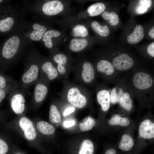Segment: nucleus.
Returning <instances> with one entry per match:
<instances>
[{"label": "nucleus", "instance_id": "obj_3", "mask_svg": "<svg viewBox=\"0 0 154 154\" xmlns=\"http://www.w3.org/2000/svg\"><path fill=\"white\" fill-rule=\"evenodd\" d=\"M72 60L68 56L62 53H54L51 56V61L62 78L67 80L70 73L74 69V65Z\"/></svg>", "mask_w": 154, "mask_h": 154}, {"label": "nucleus", "instance_id": "obj_14", "mask_svg": "<svg viewBox=\"0 0 154 154\" xmlns=\"http://www.w3.org/2000/svg\"><path fill=\"white\" fill-rule=\"evenodd\" d=\"M11 100V106L13 111L16 114H22L25 109V100L21 93H13Z\"/></svg>", "mask_w": 154, "mask_h": 154}, {"label": "nucleus", "instance_id": "obj_5", "mask_svg": "<svg viewBox=\"0 0 154 154\" xmlns=\"http://www.w3.org/2000/svg\"><path fill=\"white\" fill-rule=\"evenodd\" d=\"M23 42L20 35L17 34L12 35L3 45L2 51L3 57L7 59H13L20 50Z\"/></svg>", "mask_w": 154, "mask_h": 154}, {"label": "nucleus", "instance_id": "obj_32", "mask_svg": "<svg viewBox=\"0 0 154 154\" xmlns=\"http://www.w3.org/2000/svg\"><path fill=\"white\" fill-rule=\"evenodd\" d=\"M72 34L75 37H84L88 34L86 28L83 25H78L76 26L72 30Z\"/></svg>", "mask_w": 154, "mask_h": 154}, {"label": "nucleus", "instance_id": "obj_17", "mask_svg": "<svg viewBox=\"0 0 154 154\" xmlns=\"http://www.w3.org/2000/svg\"><path fill=\"white\" fill-rule=\"evenodd\" d=\"M144 36L143 29L140 25L137 26L133 31L127 38L128 42L131 44H135L140 41Z\"/></svg>", "mask_w": 154, "mask_h": 154}, {"label": "nucleus", "instance_id": "obj_2", "mask_svg": "<svg viewBox=\"0 0 154 154\" xmlns=\"http://www.w3.org/2000/svg\"><path fill=\"white\" fill-rule=\"evenodd\" d=\"M76 83L84 86H91L95 83L97 74L94 67L89 61L79 62L74 65L73 71Z\"/></svg>", "mask_w": 154, "mask_h": 154}, {"label": "nucleus", "instance_id": "obj_4", "mask_svg": "<svg viewBox=\"0 0 154 154\" xmlns=\"http://www.w3.org/2000/svg\"><path fill=\"white\" fill-rule=\"evenodd\" d=\"M29 61L21 78L22 83L25 87L37 80L40 75V60L34 57Z\"/></svg>", "mask_w": 154, "mask_h": 154}, {"label": "nucleus", "instance_id": "obj_19", "mask_svg": "<svg viewBox=\"0 0 154 154\" xmlns=\"http://www.w3.org/2000/svg\"><path fill=\"white\" fill-rule=\"evenodd\" d=\"M88 42V40L85 38H73L70 41V49L74 52H80L86 47Z\"/></svg>", "mask_w": 154, "mask_h": 154}, {"label": "nucleus", "instance_id": "obj_9", "mask_svg": "<svg viewBox=\"0 0 154 154\" xmlns=\"http://www.w3.org/2000/svg\"><path fill=\"white\" fill-rule=\"evenodd\" d=\"M29 28V31L25 33V36L32 41L40 40L44 34L47 31L46 27L36 22L32 24Z\"/></svg>", "mask_w": 154, "mask_h": 154}, {"label": "nucleus", "instance_id": "obj_29", "mask_svg": "<svg viewBox=\"0 0 154 154\" xmlns=\"http://www.w3.org/2000/svg\"><path fill=\"white\" fill-rule=\"evenodd\" d=\"M95 124L96 121L94 119L90 116H88L85 117L83 121L80 123L79 127L82 131H87L92 129Z\"/></svg>", "mask_w": 154, "mask_h": 154}, {"label": "nucleus", "instance_id": "obj_18", "mask_svg": "<svg viewBox=\"0 0 154 154\" xmlns=\"http://www.w3.org/2000/svg\"><path fill=\"white\" fill-rule=\"evenodd\" d=\"M17 22L15 15L8 17L0 20V31L2 33L8 32L14 28Z\"/></svg>", "mask_w": 154, "mask_h": 154}, {"label": "nucleus", "instance_id": "obj_12", "mask_svg": "<svg viewBox=\"0 0 154 154\" xmlns=\"http://www.w3.org/2000/svg\"><path fill=\"white\" fill-rule=\"evenodd\" d=\"M64 6L60 1L55 0L46 2L42 5V10L45 15L53 16L58 14L63 10Z\"/></svg>", "mask_w": 154, "mask_h": 154}, {"label": "nucleus", "instance_id": "obj_7", "mask_svg": "<svg viewBox=\"0 0 154 154\" xmlns=\"http://www.w3.org/2000/svg\"><path fill=\"white\" fill-rule=\"evenodd\" d=\"M153 80L147 73L139 71L133 75L132 82L134 86L137 90L145 91L151 88L153 84Z\"/></svg>", "mask_w": 154, "mask_h": 154}, {"label": "nucleus", "instance_id": "obj_42", "mask_svg": "<svg viewBox=\"0 0 154 154\" xmlns=\"http://www.w3.org/2000/svg\"><path fill=\"white\" fill-rule=\"evenodd\" d=\"M149 35L151 38L154 39V27H153L150 30L149 33Z\"/></svg>", "mask_w": 154, "mask_h": 154}, {"label": "nucleus", "instance_id": "obj_36", "mask_svg": "<svg viewBox=\"0 0 154 154\" xmlns=\"http://www.w3.org/2000/svg\"><path fill=\"white\" fill-rule=\"evenodd\" d=\"M7 85L6 79L3 76L0 75V89H4Z\"/></svg>", "mask_w": 154, "mask_h": 154}, {"label": "nucleus", "instance_id": "obj_6", "mask_svg": "<svg viewBox=\"0 0 154 154\" xmlns=\"http://www.w3.org/2000/svg\"><path fill=\"white\" fill-rule=\"evenodd\" d=\"M40 75L49 83L62 78L54 63L50 60H40Z\"/></svg>", "mask_w": 154, "mask_h": 154}, {"label": "nucleus", "instance_id": "obj_30", "mask_svg": "<svg viewBox=\"0 0 154 154\" xmlns=\"http://www.w3.org/2000/svg\"><path fill=\"white\" fill-rule=\"evenodd\" d=\"M124 92L123 90L121 88H113L110 94V102L113 104L119 102L120 98Z\"/></svg>", "mask_w": 154, "mask_h": 154}, {"label": "nucleus", "instance_id": "obj_20", "mask_svg": "<svg viewBox=\"0 0 154 154\" xmlns=\"http://www.w3.org/2000/svg\"><path fill=\"white\" fill-rule=\"evenodd\" d=\"M60 35L59 31L54 29L47 31L43 35L42 39L45 47L48 49L51 48L53 46L52 38L56 37Z\"/></svg>", "mask_w": 154, "mask_h": 154}, {"label": "nucleus", "instance_id": "obj_43", "mask_svg": "<svg viewBox=\"0 0 154 154\" xmlns=\"http://www.w3.org/2000/svg\"><path fill=\"white\" fill-rule=\"evenodd\" d=\"M21 154V153H16V154Z\"/></svg>", "mask_w": 154, "mask_h": 154}, {"label": "nucleus", "instance_id": "obj_39", "mask_svg": "<svg viewBox=\"0 0 154 154\" xmlns=\"http://www.w3.org/2000/svg\"><path fill=\"white\" fill-rule=\"evenodd\" d=\"M75 121L74 120H70L65 121L63 123V125L66 128L71 127L75 124Z\"/></svg>", "mask_w": 154, "mask_h": 154}, {"label": "nucleus", "instance_id": "obj_26", "mask_svg": "<svg viewBox=\"0 0 154 154\" xmlns=\"http://www.w3.org/2000/svg\"><path fill=\"white\" fill-rule=\"evenodd\" d=\"M91 25L93 30L101 36L106 37L109 34V29L107 25L102 26L97 22L93 21Z\"/></svg>", "mask_w": 154, "mask_h": 154}, {"label": "nucleus", "instance_id": "obj_23", "mask_svg": "<svg viewBox=\"0 0 154 154\" xmlns=\"http://www.w3.org/2000/svg\"><path fill=\"white\" fill-rule=\"evenodd\" d=\"M119 102L120 106L127 111H130L133 107L132 101L130 93L124 92L120 98Z\"/></svg>", "mask_w": 154, "mask_h": 154}, {"label": "nucleus", "instance_id": "obj_22", "mask_svg": "<svg viewBox=\"0 0 154 154\" xmlns=\"http://www.w3.org/2000/svg\"><path fill=\"white\" fill-rule=\"evenodd\" d=\"M134 142L131 136L129 134L123 135L119 143V148L124 151H128L130 150L133 146Z\"/></svg>", "mask_w": 154, "mask_h": 154}, {"label": "nucleus", "instance_id": "obj_38", "mask_svg": "<svg viewBox=\"0 0 154 154\" xmlns=\"http://www.w3.org/2000/svg\"><path fill=\"white\" fill-rule=\"evenodd\" d=\"M109 23L112 26H116L119 23L118 16L116 14L114 17L110 21Z\"/></svg>", "mask_w": 154, "mask_h": 154}, {"label": "nucleus", "instance_id": "obj_35", "mask_svg": "<svg viewBox=\"0 0 154 154\" xmlns=\"http://www.w3.org/2000/svg\"><path fill=\"white\" fill-rule=\"evenodd\" d=\"M148 54L151 56L154 57V42H153L149 45L147 48Z\"/></svg>", "mask_w": 154, "mask_h": 154}, {"label": "nucleus", "instance_id": "obj_33", "mask_svg": "<svg viewBox=\"0 0 154 154\" xmlns=\"http://www.w3.org/2000/svg\"><path fill=\"white\" fill-rule=\"evenodd\" d=\"M9 148L7 143L0 138V154H6Z\"/></svg>", "mask_w": 154, "mask_h": 154}, {"label": "nucleus", "instance_id": "obj_28", "mask_svg": "<svg viewBox=\"0 0 154 154\" xmlns=\"http://www.w3.org/2000/svg\"><path fill=\"white\" fill-rule=\"evenodd\" d=\"M49 118L50 121L53 123H60L61 121L60 113L56 106L54 104H52L50 106Z\"/></svg>", "mask_w": 154, "mask_h": 154}, {"label": "nucleus", "instance_id": "obj_31", "mask_svg": "<svg viewBox=\"0 0 154 154\" xmlns=\"http://www.w3.org/2000/svg\"><path fill=\"white\" fill-rule=\"evenodd\" d=\"M151 4L150 0H141L139 1V4L137 7L136 11L138 14H142L145 13Z\"/></svg>", "mask_w": 154, "mask_h": 154}, {"label": "nucleus", "instance_id": "obj_44", "mask_svg": "<svg viewBox=\"0 0 154 154\" xmlns=\"http://www.w3.org/2000/svg\"><path fill=\"white\" fill-rule=\"evenodd\" d=\"M2 0H0V3H1L2 1Z\"/></svg>", "mask_w": 154, "mask_h": 154}, {"label": "nucleus", "instance_id": "obj_24", "mask_svg": "<svg viewBox=\"0 0 154 154\" xmlns=\"http://www.w3.org/2000/svg\"><path fill=\"white\" fill-rule=\"evenodd\" d=\"M106 9L105 5L102 3H98L92 4L87 9L89 15L91 17L98 15L103 12Z\"/></svg>", "mask_w": 154, "mask_h": 154}, {"label": "nucleus", "instance_id": "obj_15", "mask_svg": "<svg viewBox=\"0 0 154 154\" xmlns=\"http://www.w3.org/2000/svg\"><path fill=\"white\" fill-rule=\"evenodd\" d=\"M98 88L96 90L97 100L100 105L102 110L104 112L106 111L110 106V93L108 90L105 89L100 87Z\"/></svg>", "mask_w": 154, "mask_h": 154}, {"label": "nucleus", "instance_id": "obj_27", "mask_svg": "<svg viewBox=\"0 0 154 154\" xmlns=\"http://www.w3.org/2000/svg\"><path fill=\"white\" fill-rule=\"evenodd\" d=\"M110 125H119L122 126H127L130 123L129 119L126 117H121L118 114H115L109 121Z\"/></svg>", "mask_w": 154, "mask_h": 154}, {"label": "nucleus", "instance_id": "obj_40", "mask_svg": "<svg viewBox=\"0 0 154 154\" xmlns=\"http://www.w3.org/2000/svg\"><path fill=\"white\" fill-rule=\"evenodd\" d=\"M6 95V92L4 89H0V103L4 99Z\"/></svg>", "mask_w": 154, "mask_h": 154}, {"label": "nucleus", "instance_id": "obj_10", "mask_svg": "<svg viewBox=\"0 0 154 154\" xmlns=\"http://www.w3.org/2000/svg\"><path fill=\"white\" fill-rule=\"evenodd\" d=\"M112 64L116 69L124 71L129 69L133 66L134 61L129 55L123 53L114 58Z\"/></svg>", "mask_w": 154, "mask_h": 154}, {"label": "nucleus", "instance_id": "obj_41", "mask_svg": "<svg viewBox=\"0 0 154 154\" xmlns=\"http://www.w3.org/2000/svg\"><path fill=\"white\" fill-rule=\"evenodd\" d=\"M105 154H116V152L114 149H110L106 150Z\"/></svg>", "mask_w": 154, "mask_h": 154}, {"label": "nucleus", "instance_id": "obj_25", "mask_svg": "<svg viewBox=\"0 0 154 154\" xmlns=\"http://www.w3.org/2000/svg\"><path fill=\"white\" fill-rule=\"evenodd\" d=\"M94 145L92 141L86 139L82 142L78 154H93Z\"/></svg>", "mask_w": 154, "mask_h": 154}, {"label": "nucleus", "instance_id": "obj_16", "mask_svg": "<svg viewBox=\"0 0 154 154\" xmlns=\"http://www.w3.org/2000/svg\"><path fill=\"white\" fill-rule=\"evenodd\" d=\"M139 133L141 137L150 139L154 137V123L149 119L143 120L139 127Z\"/></svg>", "mask_w": 154, "mask_h": 154}, {"label": "nucleus", "instance_id": "obj_37", "mask_svg": "<svg viewBox=\"0 0 154 154\" xmlns=\"http://www.w3.org/2000/svg\"><path fill=\"white\" fill-rule=\"evenodd\" d=\"M75 110V108L73 106L69 107L67 108L64 111L63 115L66 116L74 112Z\"/></svg>", "mask_w": 154, "mask_h": 154}, {"label": "nucleus", "instance_id": "obj_8", "mask_svg": "<svg viewBox=\"0 0 154 154\" xmlns=\"http://www.w3.org/2000/svg\"><path fill=\"white\" fill-rule=\"evenodd\" d=\"M49 83L40 75L34 90V98L36 102L40 103L44 99L48 93Z\"/></svg>", "mask_w": 154, "mask_h": 154}, {"label": "nucleus", "instance_id": "obj_34", "mask_svg": "<svg viewBox=\"0 0 154 154\" xmlns=\"http://www.w3.org/2000/svg\"><path fill=\"white\" fill-rule=\"evenodd\" d=\"M116 15V13L114 12L105 11L102 14V17L105 20L110 21Z\"/></svg>", "mask_w": 154, "mask_h": 154}, {"label": "nucleus", "instance_id": "obj_21", "mask_svg": "<svg viewBox=\"0 0 154 154\" xmlns=\"http://www.w3.org/2000/svg\"><path fill=\"white\" fill-rule=\"evenodd\" d=\"M37 127L39 131L42 134L51 135L55 132L54 127L48 122L44 121H38L37 124Z\"/></svg>", "mask_w": 154, "mask_h": 154}, {"label": "nucleus", "instance_id": "obj_13", "mask_svg": "<svg viewBox=\"0 0 154 154\" xmlns=\"http://www.w3.org/2000/svg\"><path fill=\"white\" fill-rule=\"evenodd\" d=\"M94 67L97 75L98 74L104 78L112 75L116 71V69L112 63L105 60H101L98 61Z\"/></svg>", "mask_w": 154, "mask_h": 154}, {"label": "nucleus", "instance_id": "obj_1", "mask_svg": "<svg viewBox=\"0 0 154 154\" xmlns=\"http://www.w3.org/2000/svg\"><path fill=\"white\" fill-rule=\"evenodd\" d=\"M63 87L59 95L66 99L75 108L82 109L85 107L90 91L85 86L69 82L67 79L61 80Z\"/></svg>", "mask_w": 154, "mask_h": 154}, {"label": "nucleus", "instance_id": "obj_11", "mask_svg": "<svg viewBox=\"0 0 154 154\" xmlns=\"http://www.w3.org/2000/svg\"><path fill=\"white\" fill-rule=\"evenodd\" d=\"M19 124L27 139L32 140L35 139L36 137V132L31 121L27 117H23L19 119Z\"/></svg>", "mask_w": 154, "mask_h": 154}]
</instances>
